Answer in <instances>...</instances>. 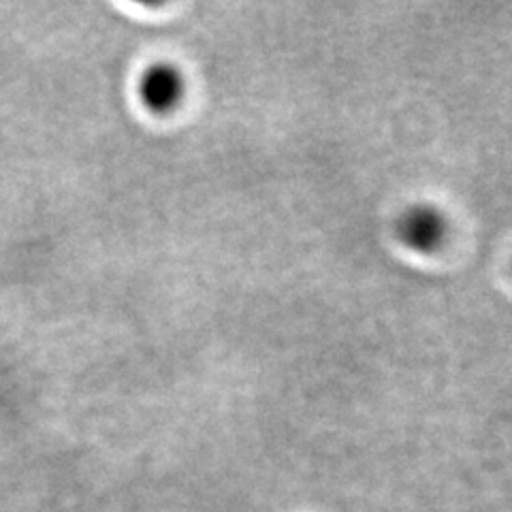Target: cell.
Listing matches in <instances>:
<instances>
[{
	"instance_id": "obj_1",
	"label": "cell",
	"mask_w": 512,
	"mask_h": 512,
	"mask_svg": "<svg viewBox=\"0 0 512 512\" xmlns=\"http://www.w3.org/2000/svg\"><path fill=\"white\" fill-rule=\"evenodd\" d=\"M175 77L169 71H154L146 84L148 99L152 105H169L175 96Z\"/></svg>"
}]
</instances>
